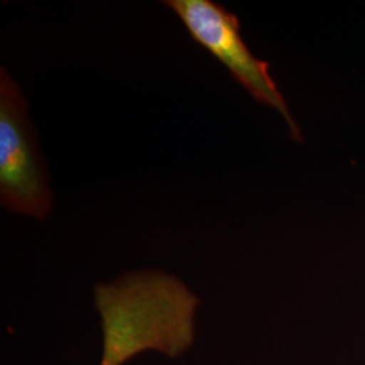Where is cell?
Returning a JSON list of instances; mask_svg holds the SVG:
<instances>
[{"instance_id": "1", "label": "cell", "mask_w": 365, "mask_h": 365, "mask_svg": "<svg viewBox=\"0 0 365 365\" xmlns=\"http://www.w3.org/2000/svg\"><path fill=\"white\" fill-rule=\"evenodd\" d=\"M93 303L103 336L99 365H123L148 351L179 359L194 345L199 298L173 274L144 269L99 283Z\"/></svg>"}, {"instance_id": "2", "label": "cell", "mask_w": 365, "mask_h": 365, "mask_svg": "<svg viewBox=\"0 0 365 365\" xmlns=\"http://www.w3.org/2000/svg\"><path fill=\"white\" fill-rule=\"evenodd\" d=\"M163 3L179 16L191 38L226 66L237 83L261 105L269 106L280 113L287 123L289 137L302 143L299 126L269 73V64L249 51L235 14L212 0H168Z\"/></svg>"}, {"instance_id": "3", "label": "cell", "mask_w": 365, "mask_h": 365, "mask_svg": "<svg viewBox=\"0 0 365 365\" xmlns=\"http://www.w3.org/2000/svg\"><path fill=\"white\" fill-rule=\"evenodd\" d=\"M0 203L7 211L38 220L51 212L53 203L26 99L4 68L0 72Z\"/></svg>"}]
</instances>
